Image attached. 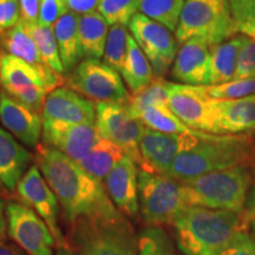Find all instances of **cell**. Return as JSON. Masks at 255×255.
Wrapping results in <instances>:
<instances>
[{
  "label": "cell",
  "instance_id": "6da1fadb",
  "mask_svg": "<svg viewBox=\"0 0 255 255\" xmlns=\"http://www.w3.org/2000/svg\"><path fill=\"white\" fill-rule=\"evenodd\" d=\"M34 150L36 165L56 194L70 225L79 219L120 214L101 181L77 162L44 143H39Z\"/></svg>",
  "mask_w": 255,
  "mask_h": 255
},
{
  "label": "cell",
  "instance_id": "7a4b0ae2",
  "mask_svg": "<svg viewBox=\"0 0 255 255\" xmlns=\"http://www.w3.org/2000/svg\"><path fill=\"white\" fill-rule=\"evenodd\" d=\"M233 168H255V137L203 132L193 148L177 156L167 176L182 182Z\"/></svg>",
  "mask_w": 255,
  "mask_h": 255
},
{
  "label": "cell",
  "instance_id": "3957f363",
  "mask_svg": "<svg viewBox=\"0 0 255 255\" xmlns=\"http://www.w3.org/2000/svg\"><path fill=\"white\" fill-rule=\"evenodd\" d=\"M177 246L184 255H215L239 232H245L246 210L233 213L187 207L173 223Z\"/></svg>",
  "mask_w": 255,
  "mask_h": 255
},
{
  "label": "cell",
  "instance_id": "277c9868",
  "mask_svg": "<svg viewBox=\"0 0 255 255\" xmlns=\"http://www.w3.org/2000/svg\"><path fill=\"white\" fill-rule=\"evenodd\" d=\"M253 182L247 168H233L182 181L188 207L244 213L247 193Z\"/></svg>",
  "mask_w": 255,
  "mask_h": 255
},
{
  "label": "cell",
  "instance_id": "5b68a950",
  "mask_svg": "<svg viewBox=\"0 0 255 255\" xmlns=\"http://www.w3.org/2000/svg\"><path fill=\"white\" fill-rule=\"evenodd\" d=\"M75 255H137V239L122 213L84 218L71 225Z\"/></svg>",
  "mask_w": 255,
  "mask_h": 255
},
{
  "label": "cell",
  "instance_id": "8992f818",
  "mask_svg": "<svg viewBox=\"0 0 255 255\" xmlns=\"http://www.w3.org/2000/svg\"><path fill=\"white\" fill-rule=\"evenodd\" d=\"M239 33L229 0H186L175 36L183 44L200 38L212 45L231 39Z\"/></svg>",
  "mask_w": 255,
  "mask_h": 255
},
{
  "label": "cell",
  "instance_id": "52a82bcc",
  "mask_svg": "<svg viewBox=\"0 0 255 255\" xmlns=\"http://www.w3.org/2000/svg\"><path fill=\"white\" fill-rule=\"evenodd\" d=\"M138 201L142 218L149 226L173 225L188 207L180 181L143 170L138 173Z\"/></svg>",
  "mask_w": 255,
  "mask_h": 255
},
{
  "label": "cell",
  "instance_id": "ba28073f",
  "mask_svg": "<svg viewBox=\"0 0 255 255\" xmlns=\"http://www.w3.org/2000/svg\"><path fill=\"white\" fill-rule=\"evenodd\" d=\"M64 83L97 103L127 104L130 97L119 71L100 59H83L68 73Z\"/></svg>",
  "mask_w": 255,
  "mask_h": 255
},
{
  "label": "cell",
  "instance_id": "9c48e42d",
  "mask_svg": "<svg viewBox=\"0 0 255 255\" xmlns=\"http://www.w3.org/2000/svg\"><path fill=\"white\" fill-rule=\"evenodd\" d=\"M95 126L101 136L119 146L137 165L141 164L139 141L145 126L132 116L127 104L96 103Z\"/></svg>",
  "mask_w": 255,
  "mask_h": 255
},
{
  "label": "cell",
  "instance_id": "30bf717a",
  "mask_svg": "<svg viewBox=\"0 0 255 255\" xmlns=\"http://www.w3.org/2000/svg\"><path fill=\"white\" fill-rule=\"evenodd\" d=\"M15 191L21 203L33 209L44 220L52 233L56 247L63 254H68L70 251L69 242L60 231L58 223L59 201L36 164L27 169L18 182Z\"/></svg>",
  "mask_w": 255,
  "mask_h": 255
},
{
  "label": "cell",
  "instance_id": "8fae6325",
  "mask_svg": "<svg viewBox=\"0 0 255 255\" xmlns=\"http://www.w3.org/2000/svg\"><path fill=\"white\" fill-rule=\"evenodd\" d=\"M206 87L170 83L168 107L190 129L215 135L214 100L207 95Z\"/></svg>",
  "mask_w": 255,
  "mask_h": 255
},
{
  "label": "cell",
  "instance_id": "7c38bea8",
  "mask_svg": "<svg viewBox=\"0 0 255 255\" xmlns=\"http://www.w3.org/2000/svg\"><path fill=\"white\" fill-rule=\"evenodd\" d=\"M132 38L144 52L156 77H163L177 55V40L170 30L145 15L137 13L129 24Z\"/></svg>",
  "mask_w": 255,
  "mask_h": 255
},
{
  "label": "cell",
  "instance_id": "4fadbf2b",
  "mask_svg": "<svg viewBox=\"0 0 255 255\" xmlns=\"http://www.w3.org/2000/svg\"><path fill=\"white\" fill-rule=\"evenodd\" d=\"M8 234L27 255H52L55 239L47 225L30 207L19 202L6 205Z\"/></svg>",
  "mask_w": 255,
  "mask_h": 255
},
{
  "label": "cell",
  "instance_id": "5bb4252c",
  "mask_svg": "<svg viewBox=\"0 0 255 255\" xmlns=\"http://www.w3.org/2000/svg\"><path fill=\"white\" fill-rule=\"evenodd\" d=\"M202 133L176 135L155 131L145 127L139 141V168L146 173L167 175L177 156L193 148Z\"/></svg>",
  "mask_w": 255,
  "mask_h": 255
},
{
  "label": "cell",
  "instance_id": "9a60e30c",
  "mask_svg": "<svg viewBox=\"0 0 255 255\" xmlns=\"http://www.w3.org/2000/svg\"><path fill=\"white\" fill-rule=\"evenodd\" d=\"M100 137L95 124H72L43 120L44 144L79 162L90 151Z\"/></svg>",
  "mask_w": 255,
  "mask_h": 255
},
{
  "label": "cell",
  "instance_id": "2e32d148",
  "mask_svg": "<svg viewBox=\"0 0 255 255\" xmlns=\"http://www.w3.org/2000/svg\"><path fill=\"white\" fill-rule=\"evenodd\" d=\"M64 79L59 73L47 68L45 64L32 65L17 57L6 53L2 56L0 85L6 94L26 87H41L51 92L62 87Z\"/></svg>",
  "mask_w": 255,
  "mask_h": 255
},
{
  "label": "cell",
  "instance_id": "e0dca14e",
  "mask_svg": "<svg viewBox=\"0 0 255 255\" xmlns=\"http://www.w3.org/2000/svg\"><path fill=\"white\" fill-rule=\"evenodd\" d=\"M41 117L72 124H95L96 105L69 87H59L46 96Z\"/></svg>",
  "mask_w": 255,
  "mask_h": 255
},
{
  "label": "cell",
  "instance_id": "ac0fdd59",
  "mask_svg": "<svg viewBox=\"0 0 255 255\" xmlns=\"http://www.w3.org/2000/svg\"><path fill=\"white\" fill-rule=\"evenodd\" d=\"M0 123L14 138L28 148L36 149L43 135V117L0 92Z\"/></svg>",
  "mask_w": 255,
  "mask_h": 255
},
{
  "label": "cell",
  "instance_id": "d6986e66",
  "mask_svg": "<svg viewBox=\"0 0 255 255\" xmlns=\"http://www.w3.org/2000/svg\"><path fill=\"white\" fill-rule=\"evenodd\" d=\"M175 81L188 85H210V45L200 38L182 44L171 69Z\"/></svg>",
  "mask_w": 255,
  "mask_h": 255
},
{
  "label": "cell",
  "instance_id": "ffe728a7",
  "mask_svg": "<svg viewBox=\"0 0 255 255\" xmlns=\"http://www.w3.org/2000/svg\"><path fill=\"white\" fill-rule=\"evenodd\" d=\"M138 173L135 162L124 156L104 181L115 207L130 218H135L139 209Z\"/></svg>",
  "mask_w": 255,
  "mask_h": 255
},
{
  "label": "cell",
  "instance_id": "44dd1931",
  "mask_svg": "<svg viewBox=\"0 0 255 255\" xmlns=\"http://www.w3.org/2000/svg\"><path fill=\"white\" fill-rule=\"evenodd\" d=\"M215 135H253L255 132V100H214Z\"/></svg>",
  "mask_w": 255,
  "mask_h": 255
},
{
  "label": "cell",
  "instance_id": "7402d4cb",
  "mask_svg": "<svg viewBox=\"0 0 255 255\" xmlns=\"http://www.w3.org/2000/svg\"><path fill=\"white\" fill-rule=\"evenodd\" d=\"M33 156L7 130L0 127V187L13 191Z\"/></svg>",
  "mask_w": 255,
  "mask_h": 255
},
{
  "label": "cell",
  "instance_id": "603a6c76",
  "mask_svg": "<svg viewBox=\"0 0 255 255\" xmlns=\"http://www.w3.org/2000/svg\"><path fill=\"white\" fill-rule=\"evenodd\" d=\"M79 14L69 11L53 25L64 73H70L84 58L79 40Z\"/></svg>",
  "mask_w": 255,
  "mask_h": 255
},
{
  "label": "cell",
  "instance_id": "cb8c5ba5",
  "mask_svg": "<svg viewBox=\"0 0 255 255\" xmlns=\"http://www.w3.org/2000/svg\"><path fill=\"white\" fill-rule=\"evenodd\" d=\"M78 32L84 58H103L109 33V24L100 12L94 11L79 15Z\"/></svg>",
  "mask_w": 255,
  "mask_h": 255
},
{
  "label": "cell",
  "instance_id": "d4e9b609",
  "mask_svg": "<svg viewBox=\"0 0 255 255\" xmlns=\"http://www.w3.org/2000/svg\"><path fill=\"white\" fill-rule=\"evenodd\" d=\"M124 156L119 146L100 135L90 151L77 163L92 177L103 182Z\"/></svg>",
  "mask_w": 255,
  "mask_h": 255
},
{
  "label": "cell",
  "instance_id": "484cf974",
  "mask_svg": "<svg viewBox=\"0 0 255 255\" xmlns=\"http://www.w3.org/2000/svg\"><path fill=\"white\" fill-rule=\"evenodd\" d=\"M242 36L210 46V85L223 84L235 77Z\"/></svg>",
  "mask_w": 255,
  "mask_h": 255
},
{
  "label": "cell",
  "instance_id": "4316f807",
  "mask_svg": "<svg viewBox=\"0 0 255 255\" xmlns=\"http://www.w3.org/2000/svg\"><path fill=\"white\" fill-rule=\"evenodd\" d=\"M121 76L131 94L143 90L156 78L154 69L131 34L129 37L128 55Z\"/></svg>",
  "mask_w": 255,
  "mask_h": 255
},
{
  "label": "cell",
  "instance_id": "83f0119b",
  "mask_svg": "<svg viewBox=\"0 0 255 255\" xmlns=\"http://www.w3.org/2000/svg\"><path fill=\"white\" fill-rule=\"evenodd\" d=\"M0 47L7 52L6 55L17 57L32 65L44 64L30 32L21 20L0 36Z\"/></svg>",
  "mask_w": 255,
  "mask_h": 255
},
{
  "label": "cell",
  "instance_id": "f1b7e54d",
  "mask_svg": "<svg viewBox=\"0 0 255 255\" xmlns=\"http://www.w3.org/2000/svg\"><path fill=\"white\" fill-rule=\"evenodd\" d=\"M139 120L149 129L164 133H176V135H197L202 131L190 129L183 122H181L168 105L151 107L139 111L136 115Z\"/></svg>",
  "mask_w": 255,
  "mask_h": 255
},
{
  "label": "cell",
  "instance_id": "f546056e",
  "mask_svg": "<svg viewBox=\"0 0 255 255\" xmlns=\"http://www.w3.org/2000/svg\"><path fill=\"white\" fill-rule=\"evenodd\" d=\"M184 0H137V12L175 32Z\"/></svg>",
  "mask_w": 255,
  "mask_h": 255
},
{
  "label": "cell",
  "instance_id": "4dcf8cb0",
  "mask_svg": "<svg viewBox=\"0 0 255 255\" xmlns=\"http://www.w3.org/2000/svg\"><path fill=\"white\" fill-rule=\"evenodd\" d=\"M24 23V21H23ZM30 32L32 39L36 44L38 52L43 62L47 68L53 71L63 75L64 68L60 60L58 45L55 37V32L52 27L41 26L38 23H24Z\"/></svg>",
  "mask_w": 255,
  "mask_h": 255
},
{
  "label": "cell",
  "instance_id": "1f68e13d",
  "mask_svg": "<svg viewBox=\"0 0 255 255\" xmlns=\"http://www.w3.org/2000/svg\"><path fill=\"white\" fill-rule=\"evenodd\" d=\"M169 87L170 82H167L163 77H156L148 87L143 90L130 94L127 107L133 117L139 111L151 107L168 105Z\"/></svg>",
  "mask_w": 255,
  "mask_h": 255
},
{
  "label": "cell",
  "instance_id": "d6a6232c",
  "mask_svg": "<svg viewBox=\"0 0 255 255\" xmlns=\"http://www.w3.org/2000/svg\"><path fill=\"white\" fill-rule=\"evenodd\" d=\"M129 32L126 25H111L105 44L103 62L111 68L121 72L126 62L129 46Z\"/></svg>",
  "mask_w": 255,
  "mask_h": 255
},
{
  "label": "cell",
  "instance_id": "836d02e7",
  "mask_svg": "<svg viewBox=\"0 0 255 255\" xmlns=\"http://www.w3.org/2000/svg\"><path fill=\"white\" fill-rule=\"evenodd\" d=\"M137 255H175L168 234L158 226H149L137 239Z\"/></svg>",
  "mask_w": 255,
  "mask_h": 255
},
{
  "label": "cell",
  "instance_id": "e575fe53",
  "mask_svg": "<svg viewBox=\"0 0 255 255\" xmlns=\"http://www.w3.org/2000/svg\"><path fill=\"white\" fill-rule=\"evenodd\" d=\"M207 95L213 100L233 101L246 98L255 94V77L248 79H233L218 85H207Z\"/></svg>",
  "mask_w": 255,
  "mask_h": 255
},
{
  "label": "cell",
  "instance_id": "d590c367",
  "mask_svg": "<svg viewBox=\"0 0 255 255\" xmlns=\"http://www.w3.org/2000/svg\"><path fill=\"white\" fill-rule=\"evenodd\" d=\"M97 11L109 25H129L137 13V0H100Z\"/></svg>",
  "mask_w": 255,
  "mask_h": 255
},
{
  "label": "cell",
  "instance_id": "8d00e7d4",
  "mask_svg": "<svg viewBox=\"0 0 255 255\" xmlns=\"http://www.w3.org/2000/svg\"><path fill=\"white\" fill-rule=\"evenodd\" d=\"M255 77V43L242 34V44L239 52L234 79H248Z\"/></svg>",
  "mask_w": 255,
  "mask_h": 255
},
{
  "label": "cell",
  "instance_id": "74e56055",
  "mask_svg": "<svg viewBox=\"0 0 255 255\" xmlns=\"http://www.w3.org/2000/svg\"><path fill=\"white\" fill-rule=\"evenodd\" d=\"M49 94L50 92L45 88L26 87L9 91L7 95L9 97L13 98V100L19 102V103L25 105V107L30 108L31 110L40 114L43 111L44 102L46 100V96Z\"/></svg>",
  "mask_w": 255,
  "mask_h": 255
},
{
  "label": "cell",
  "instance_id": "f35d334b",
  "mask_svg": "<svg viewBox=\"0 0 255 255\" xmlns=\"http://www.w3.org/2000/svg\"><path fill=\"white\" fill-rule=\"evenodd\" d=\"M68 12L69 8L65 0H40L38 24L53 27L57 20Z\"/></svg>",
  "mask_w": 255,
  "mask_h": 255
},
{
  "label": "cell",
  "instance_id": "ab89813d",
  "mask_svg": "<svg viewBox=\"0 0 255 255\" xmlns=\"http://www.w3.org/2000/svg\"><path fill=\"white\" fill-rule=\"evenodd\" d=\"M215 255H255V238L239 232Z\"/></svg>",
  "mask_w": 255,
  "mask_h": 255
},
{
  "label": "cell",
  "instance_id": "60d3db41",
  "mask_svg": "<svg viewBox=\"0 0 255 255\" xmlns=\"http://www.w3.org/2000/svg\"><path fill=\"white\" fill-rule=\"evenodd\" d=\"M20 21L18 0H0V36Z\"/></svg>",
  "mask_w": 255,
  "mask_h": 255
},
{
  "label": "cell",
  "instance_id": "b9f144b4",
  "mask_svg": "<svg viewBox=\"0 0 255 255\" xmlns=\"http://www.w3.org/2000/svg\"><path fill=\"white\" fill-rule=\"evenodd\" d=\"M231 8L237 27L246 23H255V0L231 2Z\"/></svg>",
  "mask_w": 255,
  "mask_h": 255
},
{
  "label": "cell",
  "instance_id": "7bdbcfd3",
  "mask_svg": "<svg viewBox=\"0 0 255 255\" xmlns=\"http://www.w3.org/2000/svg\"><path fill=\"white\" fill-rule=\"evenodd\" d=\"M20 20L24 23H38L40 0H18Z\"/></svg>",
  "mask_w": 255,
  "mask_h": 255
},
{
  "label": "cell",
  "instance_id": "ee69618b",
  "mask_svg": "<svg viewBox=\"0 0 255 255\" xmlns=\"http://www.w3.org/2000/svg\"><path fill=\"white\" fill-rule=\"evenodd\" d=\"M69 11L79 15L97 11L100 0H65Z\"/></svg>",
  "mask_w": 255,
  "mask_h": 255
},
{
  "label": "cell",
  "instance_id": "f6af8a7d",
  "mask_svg": "<svg viewBox=\"0 0 255 255\" xmlns=\"http://www.w3.org/2000/svg\"><path fill=\"white\" fill-rule=\"evenodd\" d=\"M0 255H27L26 252L21 250L19 246L0 239Z\"/></svg>",
  "mask_w": 255,
  "mask_h": 255
},
{
  "label": "cell",
  "instance_id": "bcb514c9",
  "mask_svg": "<svg viewBox=\"0 0 255 255\" xmlns=\"http://www.w3.org/2000/svg\"><path fill=\"white\" fill-rule=\"evenodd\" d=\"M246 216L248 225H251L253 232H255V178L253 182V189H252L251 193L250 205H248V209L246 210Z\"/></svg>",
  "mask_w": 255,
  "mask_h": 255
},
{
  "label": "cell",
  "instance_id": "7dc6e473",
  "mask_svg": "<svg viewBox=\"0 0 255 255\" xmlns=\"http://www.w3.org/2000/svg\"><path fill=\"white\" fill-rule=\"evenodd\" d=\"M238 32L244 34V36L251 38V39L255 43V23H246L240 25V26L238 27Z\"/></svg>",
  "mask_w": 255,
  "mask_h": 255
},
{
  "label": "cell",
  "instance_id": "c3c4849f",
  "mask_svg": "<svg viewBox=\"0 0 255 255\" xmlns=\"http://www.w3.org/2000/svg\"><path fill=\"white\" fill-rule=\"evenodd\" d=\"M6 203L4 200H0V239L4 237L6 229Z\"/></svg>",
  "mask_w": 255,
  "mask_h": 255
},
{
  "label": "cell",
  "instance_id": "681fc988",
  "mask_svg": "<svg viewBox=\"0 0 255 255\" xmlns=\"http://www.w3.org/2000/svg\"><path fill=\"white\" fill-rule=\"evenodd\" d=\"M231 2H240V1H244V0H229Z\"/></svg>",
  "mask_w": 255,
  "mask_h": 255
},
{
  "label": "cell",
  "instance_id": "f907efd6",
  "mask_svg": "<svg viewBox=\"0 0 255 255\" xmlns=\"http://www.w3.org/2000/svg\"><path fill=\"white\" fill-rule=\"evenodd\" d=\"M1 59H2V56L0 55V72H1Z\"/></svg>",
  "mask_w": 255,
  "mask_h": 255
},
{
  "label": "cell",
  "instance_id": "816d5d0a",
  "mask_svg": "<svg viewBox=\"0 0 255 255\" xmlns=\"http://www.w3.org/2000/svg\"><path fill=\"white\" fill-rule=\"evenodd\" d=\"M251 97H252V98H254V100H255V94H254V95H252Z\"/></svg>",
  "mask_w": 255,
  "mask_h": 255
}]
</instances>
